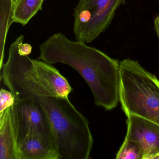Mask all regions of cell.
Wrapping results in <instances>:
<instances>
[{"label": "cell", "instance_id": "cell-1", "mask_svg": "<svg viewBox=\"0 0 159 159\" xmlns=\"http://www.w3.org/2000/svg\"><path fill=\"white\" fill-rule=\"evenodd\" d=\"M38 60L62 63L78 71L91 89L94 104L112 110L120 102V62L85 42L70 40L62 33L50 36L39 46Z\"/></svg>", "mask_w": 159, "mask_h": 159}, {"label": "cell", "instance_id": "cell-2", "mask_svg": "<svg viewBox=\"0 0 159 159\" xmlns=\"http://www.w3.org/2000/svg\"><path fill=\"white\" fill-rule=\"evenodd\" d=\"M24 41V36L21 35L11 44L8 60L1 69V80L15 100H35L44 97L68 98L72 87L55 67L20 54L18 49Z\"/></svg>", "mask_w": 159, "mask_h": 159}, {"label": "cell", "instance_id": "cell-3", "mask_svg": "<svg viewBox=\"0 0 159 159\" xmlns=\"http://www.w3.org/2000/svg\"><path fill=\"white\" fill-rule=\"evenodd\" d=\"M36 100L49 119L58 159H89L93 145L89 122L68 98L44 97Z\"/></svg>", "mask_w": 159, "mask_h": 159}, {"label": "cell", "instance_id": "cell-4", "mask_svg": "<svg viewBox=\"0 0 159 159\" xmlns=\"http://www.w3.org/2000/svg\"><path fill=\"white\" fill-rule=\"evenodd\" d=\"M120 102L126 116L133 115L159 125V80L138 61L120 62Z\"/></svg>", "mask_w": 159, "mask_h": 159}, {"label": "cell", "instance_id": "cell-5", "mask_svg": "<svg viewBox=\"0 0 159 159\" xmlns=\"http://www.w3.org/2000/svg\"><path fill=\"white\" fill-rule=\"evenodd\" d=\"M126 0H80L74 8L73 32L76 41L90 43L110 25L117 9Z\"/></svg>", "mask_w": 159, "mask_h": 159}, {"label": "cell", "instance_id": "cell-6", "mask_svg": "<svg viewBox=\"0 0 159 159\" xmlns=\"http://www.w3.org/2000/svg\"><path fill=\"white\" fill-rule=\"evenodd\" d=\"M11 113L16 144L26 136L33 135L56 151L49 119L38 101L32 99L15 100L11 107Z\"/></svg>", "mask_w": 159, "mask_h": 159}, {"label": "cell", "instance_id": "cell-7", "mask_svg": "<svg viewBox=\"0 0 159 159\" xmlns=\"http://www.w3.org/2000/svg\"><path fill=\"white\" fill-rule=\"evenodd\" d=\"M126 117L125 139L133 140L139 145L142 159H154L159 154V125L135 115Z\"/></svg>", "mask_w": 159, "mask_h": 159}, {"label": "cell", "instance_id": "cell-8", "mask_svg": "<svg viewBox=\"0 0 159 159\" xmlns=\"http://www.w3.org/2000/svg\"><path fill=\"white\" fill-rule=\"evenodd\" d=\"M17 159H58L56 151L41 139L29 135L18 141Z\"/></svg>", "mask_w": 159, "mask_h": 159}, {"label": "cell", "instance_id": "cell-9", "mask_svg": "<svg viewBox=\"0 0 159 159\" xmlns=\"http://www.w3.org/2000/svg\"><path fill=\"white\" fill-rule=\"evenodd\" d=\"M11 107L0 115V159H17L16 135Z\"/></svg>", "mask_w": 159, "mask_h": 159}, {"label": "cell", "instance_id": "cell-10", "mask_svg": "<svg viewBox=\"0 0 159 159\" xmlns=\"http://www.w3.org/2000/svg\"><path fill=\"white\" fill-rule=\"evenodd\" d=\"M44 0H14V23L25 26L42 10Z\"/></svg>", "mask_w": 159, "mask_h": 159}, {"label": "cell", "instance_id": "cell-11", "mask_svg": "<svg viewBox=\"0 0 159 159\" xmlns=\"http://www.w3.org/2000/svg\"><path fill=\"white\" fill-rule=\"evenodd\" d=\"M14 0H0V69L3 66L4 57V49L7 34L12 23Z\"/></svg>", "mask_w": 159, "mask_h": 159}, {"label": "cell", "instance_id": "cell-12", "mask_svg": "<svg viewBox=\"0 0 159 159\" xmlns=\"http://www.w3.org/2000/svg\"><path fill=\"white\" fill-rule=\"evenodd\" d=\"M117 159H142L141 150L134 141L125 139L116 154Z\"/></svg>", "mask_w": 159, "mask_h": 159}, {"label": "cell", "instance_id": "cell-13", "mask_svg": "<svg viewBox=\"0 0 159 159\" xmlns=\"http://www.w3.org/2000/svg\"><path fill=\"white\" fill-rule=\"evenodd\" d=\"M15 102V98L10 91L2 88L0 91V115L8 108L12 107Z\"/></svg>", "mask_w": 159, "mask_h": 159}, {"label": "cell", "instance_id": "cell-14", "mask_svg": "<svg viewBox=\"0 0 159 159\" xmlns=\"http://www.w3.org/2000/svg\"><path fill=\"white\" fill-rule=\"evenodd\" d=\"M32 50V46L27 43H21L18 49L20 54L23 56H28L31 53Z\"/></svg>", "mask_w": 159, "mask_h": 159}, {"label": "cell", "instance_id": "cell-15", "mask_svg": "<svg viewBox=\"0 0 159 159\" xmlns=\"http://www.w3.org/2000/svg\"><path fill=\"white\" fill-rule=\"evenodd\" d=\"M154 28L159 39V15L156 16L154 19Z\"/></svg>", "mask_w": 159, "mask_h": 159}, {"label": "cell", "instance_id": "cell-16", "mask_svg": "<svg viewBox=\"0 0 159 159\" xmlns=\"http://www.w3.org/2000/svg\"><path fill=\"white\" fill-rule=\"evenodd\" d=\"M154 159H159V154L156 155V156H155V157H154Z\"/></svg>", "mask_w": 159, "mask_h": 159}]
</instances>
